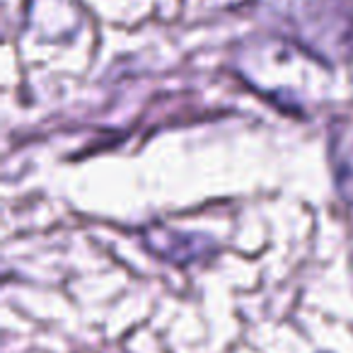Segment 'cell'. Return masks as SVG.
I'll use <instances>...</instances> for the list:
<instances>
[{"mask_svg": "<svg viewBox=\"0 0 353 353\" xmlns=\"http://www.w3.org/2000/svg\"><path fill=\"white\" fill-rule=\"evenodd\" d=\"M145 247L152 254L162 256L174 264H192L201 256L211 254L213 242L203 235H187V232H172L165 228H150L143 235Z\"/></svg>", "mask_w": 353, "mask_h": 353, "instance_id": "2", "label": "cell"}, {"mask_svg": "<svg viewBox=\"0 0 353 353\" xmlns=\"http://www.w3.org/2000/svg\"><path fill=\"white\" fill-rule=\"evenodd\" d=\"M288 34L314 56L346 59L353 41V12L346 0H293L285 12Z\"/></svg>", "mask_w": 353, "mask_h": 353, "instance_id": "1", "label": "cell"}, {"mask_svg": "<svg viewBox=\"0 0 353 353\" xmlns=\"http://www.w3.org/2000/svg\"><path fill=\"white\" fill-rule=\"evenodd\" d=\"M334 182L346 203H353V119H339L329 133Z\"/></svg>", "mask_w": 353, "mask_h": 353, "instance_id": "3", "label": "cell"}]
</instances>
